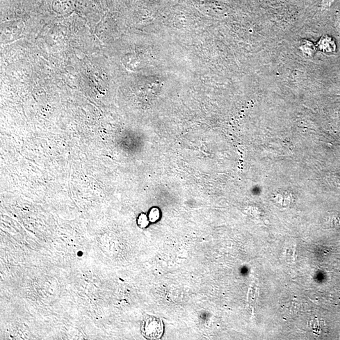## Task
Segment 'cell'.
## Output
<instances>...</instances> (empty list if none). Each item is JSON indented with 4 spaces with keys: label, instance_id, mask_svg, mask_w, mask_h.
Here are the masks:
<instances>
[{
    "label": "cell",
    "instance_id": "6da1fadb",
    "mask_svg": "<svg viewBox=\"0 0 340 340\" xmlns=\"http://www.w3.org/2000/svg\"><path fill=\"white\" fill-rule=\"evenodd\" d=\"M142 332L144 336L148 339H161L164 332L163 322L156 317L148 316L143 322Z\"/></svg>",
    "mask_w": 340,
    "mask_h": 340
},
{
    "label": "cell",
    "instance_id": "3957f363",
    "mask_svg": "<svg viewBox=\"0 0 340 340\" xmlns=\"http://www.w3.org/2000/svg\"><path fill=\"white\" fill-rule=\"evenodd\" d=\"M159 218V210L156 208L152 209L150 211L149 214V220L151 222H156Z\"/></svg>",
    "mask_w": 340,
    "mask_h": 340
},
{
    "label": "cell",
    "instance_id": "7a4b0ae2",
    "mask_svg": "<svg viewBox=\"0 0 340 340\" xmlns=\"http://www.w3.org/2000/svg\"><path fill=\"white\" fill-rule=\"evenodd\" d=\"M72 7V1L70 0H54L52 2V9L59 13L67 12Z\"/></svg>",
    "mask_w": 340,
    "mask_h": 340
},
{
    "label": "cell",
    "instance_id": "277c9868",
    "mask_svg": "<svg viewBox=\"0 0 340 340\" xmlns=\"http://www.w3.org/2000/svg\"><path fill=\"white\" fill-rule=\"evenodd\" d=\"M138 223L139 227H146L148 225V221L146 215H141L139 217L138 220Z\"/></svg>",
    "mask_w": 340,
    "mask_h": 340
}]
</instances>
